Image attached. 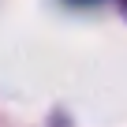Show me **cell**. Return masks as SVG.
<instances>
[]
</instances>
